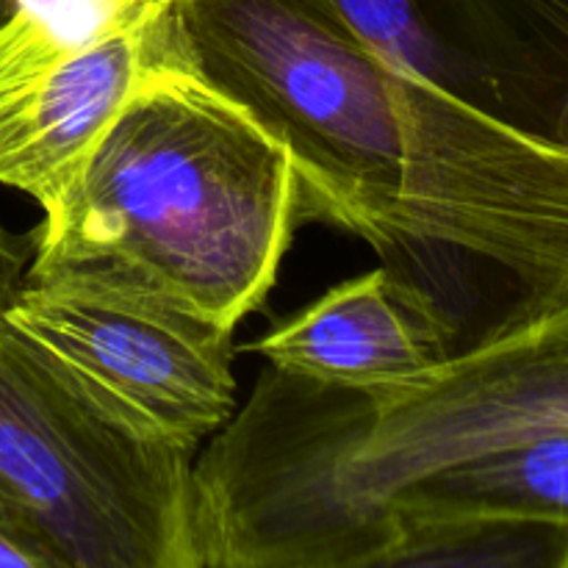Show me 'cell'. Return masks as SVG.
<instances>
[{"label":"cell","instance_id":"cell-6","mask_svg":"<svg viewBox=\"0 0 568 568\" xmlns=\"http://www.w3.org/2000/svg\"><path fill=\"white\" fill-rule=\"evenodd\" d=\"M161 9L98 42L61 44L20 14H0V183L50 211L136 87Z\"/></svg>","mask_w":568,"mask_h":568},{"label":"cell","instance_id":"cell-11","mask_svg":"<svg viewBox=\"0 0 568 568\" xmlns=\"http://www.w3.org/2000/svg\"><path fill=\"white\" fill-rule=\"evenodd\" d=\"M166 0H0V14L26 17L61 44L98 42L161 9Z\"/></svg>","mask_w":568,"mask_h":568},{"label":"cell","instance_id":"cell-8","mask_svg":"<svg viewBox=\"0 0 568 568\" xmlns=\"http://www.w3.org/2000/svg\"><path fill=\"white\" fill-rule=\"evenodd\" d=\"M480 109L568 142V0H414Z\"/></svg>","mask_w":568,"mask_h":568},{"label":"cell","instance_id":"cell-4","mask_svg":"<svg viewBox=\"0 0 568 568\" xmlns=\"http://www.w3.org/2000/svg\"><path fill=\"white\" fill-rule=\"evenodd\" d=\"M37 233L0 225V494L59 568H197L194 455L116 419L9 316Z\"/></svg>","mask_w":568,"mask_h":568},{"label":"cell","instance_id":"cell-9","mask_svg":"<svg viewBox=\"0 0 568 568\" xmlns=\"http://www.w3.org/2000/svg\"><path fill=\"white\" fill-rule=\"evenodd\" d=\"M469 516L568 527V433L460 460L410 483L361 527L342 568H386L405 532Z\"/></svg>","mask_w":568,"mask_h":568},{"label":"cell","instance_id":"cell-3","mask_svg":"<svg viewBox=\"0 0 568 568\" xmlns=\"http://www.w3.org/2000/svg\"><path fill=\"white\" fill-rule=\"evenodd\" d=\"M37 261H109L236 331L266 305L300 222L286 144L172 42L170 6L120 114L42 211Z\"/></svg>","mask_w":568,"mask_h":568},{"label":"cell","instance_id":"cell-7","mask_svg":"<svg viewBox=\"0 0 568 568\" xmlns=\"http://www.w3.org/2000/svg\"><path fill=\"white\" fill-rule=\"evenodd\" d=\"M253 349L286 375L358 392L408 381L453 355L436 311L386 266L327 288Z\"/></svg>","mask_w":568,"mask_h":568},{"label":"cell","instance_id":"cell-2","mask_svg":"<svg viewBox=\"0 0 568 568\" xmlns=\"http://www.w3.org/2000/svg\"><path fill=\"white\" fill-rule=\"evenodd\" d=\"M568 433V297L444 364L358 392L266 366L203 453L227 549L250 568H342L410 483Z\"/></svg>","mask_w":568,"mask_h":568},{"label":"cell","instance_id":"cell-12","mask_svg":"<svg viewBox=\"0 0 568 568\" xmlns=\"http://www.w3.org/2000/svg\"><path fill=\"white\" fill-rule=\"evenodd\" d=\"M0 568H59L42 538L0 494Z\"/></svg>","mask_w":568,"mask_h":568},{"label":"cell","instance_id":"cell-5","mask_svg":"<svg viewBox=\"0 0 568 568\" xmlns=\"http://www.w3.org/2000/svg\"><path fill=\"white\" fill-rule=\"evenodd\" d=\"M9 316L150 442L197 455L236 410L233 331L125 266L33 258Z\"/></svg>","mask_w":568,"mask_h":568},{"label":"cell","instance_id":"cell-10","mask_svg":"<svg viewBox=\"0 0 568 568\" xmlns=\"http://www.w3.org/2000/svg\"><path fill=\"white\" fill-rule=\"evenodd\" d=\"M403 566L568 568V527L508 516L436 521L394 544L386 568Z\"/></svg>","mask_w":568,"mask_h":568},{"label":"cell","instance_id":"cell-1","mask_svg":"<svg viewBox=\"0 0 568 568\" xmlns=\"http://www.w3.org/2000/svg\"><path fill=\"white\" fill-rule=\"evenodd\" d=\"M170 26L288 148L300 222L375 250L453 353L568 297V142L466 103L336 0H170Z\"/></svg>","mask_w":568,"mask_h":568}]
</instances>
